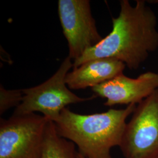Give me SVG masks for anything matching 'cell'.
Segmentation results:
<instances>
[{"label":"cell","mask_w":158,"mask_h":158,"mask_svg":"<svg viewBox=\"0 0 158 158\" xmlns=\"http://www.w3.org/2000/svg\"><path fill=\"white\" fill-rule=\"evenodd\" d=\"M77 158H85V156L83 155H82L81 153L78 152H77Z\"/></svg>","instance_id":"8fae6325"},{"label":"cell","mask_w":158,"mask_h":158,"mask_svg":"<svg viewBox=\"0 0 158 158\" xmlns=\"http://www.w3.org/2000/svg\"><path fill=\"white\" fill-rule=\"evenodd\" d=\"M77 152L75 144L59 135L55 123L49 121L40 158H77Z\"/></svg>","instance_id":"9c48e42d"},{"label":"cell","mask_w":158,"mask_h":158,"mask_svg":"<svg viewBox=\"0 0 158 158\" xmlns=\"http://www.w3.org/2000/svg\"><path fill=\"white\" fill-rule=\"evenodd\" d=\"M136 107L131 104L124 109L93 114H80L66 107L53 123L58 134L76 145L85 158H112L111 150L120 146L127 119Z\"/></svg>","instance_id":"7a4b0ae2"},{"label":"cell","mask_w":158,"mask_h":158,"mask_svg":"<svg viewBox=\"0 0 158 158\" xmlns=\"http://www.w3.org/2000/svg\"><path fill=\"white\" fill-rule=\"evenodd\" d=\"M58 14L68 41L69 57L74 61L100 43L99 34L89 0H59Z\"/></svg>","instance_id":"8992f818"},{"label":"cell","mask_w":158,"mask_h":158,"mask_svg":"<svg viewBox=\"0 0 158 158\" xmlns=\"http://www.w3.org/2000/svg\"><path fill=\"white\" fill-rule=\"evenodd\" d=\"M23 90H6L0 87V114L2 115L11 108L17 107L23 101Z\"/></svg>","instance_id":"30bf717a"},{"label":"cell","mask_w":158,"mask_h":158,"mask_svg":"<svg viewBox=\"0 0 158 158\" xmlns=\"http://www.w3.org/2000/svg\"><path fill=\"white\" fill-rule=\"evenodd\" d=\"M119 147L125 158H158V89L136 106Z\"/></svg>","instance_id":"5b68a950"},{"label":"cell","mask_w":158,"mask_h":158,"mask_svg":"<svg viewBox=\"0 0 158 158\" xmlns=\"http://www.w3.org/2000/svg\"><path fill=\"white\" fill-rule=\"evenodd\" d=\"M91 89L97 97L107 100L106 106L136 104L158 89V73L147 72L134 79L121 74Z\"/></svg>","instance_id":"52a82bcc"},{"label":"cell","mask_w":158,"mask_h":158,"mask_svg":"<svg viewBox=\"0 0 158 158\" xmlns=\"http://www.w3.org/2000/svg\"><path fill=\"white\" fill-rule=\"evenodd\" d=\"M126 65L113 59H96L74 68L66 77V83L72 90L93 87L123 73Z\"/></svg>","instance_id":"ba28073f"},{"label":"cell","mask_w":158,"mask_h":158,"mask_svg":"<svg viewBox=\"0 0 158 158\" xmlns=\"http://www.w3.org/2000/svg\"><path fill=\"white\" fill-rule=\"evenodd\" d=\"M113 29L97 45L73 63V68L96 59H113L136 70L149 55L158 49L157 17L144 0L132 6L128 0L120 1V11L112 18Z\"/></svg>","instance_id":"6da1fadb"},{"label":"cell","mask_w":158,"mask_h":158,"mask_svg":"<svg viewBox=\"0 0 158 158\" xmlns=\"http://www.w3.org/2000/svg\"><path fill=\"white\" fill-rule=\"evenodd\" d=\"M72 68L73 63L68 56L50 79L37 86L23 89V101L15 108L13 115L40 112L49 120L55 122L68 105L90 101L96 98V95L81 98L68 89L66 77Z\"/></svg>","instance_id":"3957f363"},{"label":"cell","mask_w":158,"mask_h":158,"mask_svg":"<svg viewBox=\"0 0 158 158\" xmlns=\"http://www.w3.org/2000/svg\"><path fill=\"white\" fill-rule=\"evenodd\" d=\"M49 121L35 113L1 119L0 158H40Z\"/></svg>","instance_id":"277c9868"}]
</instances>
